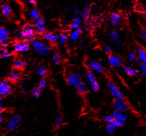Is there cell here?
Instances as JSON below:
<instances>
[{"mask_svg": "<svg viewBox=\"0 0 146 136\" xmlns=\"http://www.w3.org/2000/svg\"><path fill=\"white\" fill-rule=\"evenodd\" d=\"M116 128V126H115L113 121L111 122L108 123L106 126V130L108 133L109 134H113L115 131V129Z\"/></svg>", "mask_w": 146, "mask_h": 136, "instance_id": "26", "label": "cell"}, {"mask_svg": "<svg viewBox=\"0 0 146 136\" xmlns=\"http://www.w3.org/2000/svg\"><path fill=\"white\" fill-rule=\"evenodd\" d=\"M29 16L33 21L37 20L40 17V13L38 9L35 7L31 8L29 11Z\"/></svg>", "mask_w": 146, "mask_h": 136, "instance_id": "19", "label": "cell"}, {"mask_svg": "<svg viewBox=\"0 0 146 136\" xmlns=\"http://www.w3.org/2000/svg\"><path fill=\"white\" fill-rule=\"evenodd\" d=\"M26 65H27V62L26 60L22 58H16L13 63V66L15 69H17L19 70L21 69H23V68H24Z\"/></svg>", "mask_w": 146, "mask_h": 136, "instance_id": "13", "label": "cell"}, {"mask_svg": "<svg viewBox=\"0 0 146 136\" xmlns=\"http://www.w3.org/2000/svg\"><path fill=\"white\" fill-rule=\"evenodd\" d=\"M108 87L110 90L112 95L116 98V99H124V95L121 93L117 86L113 83H108Z\"/></svg>", "mask_w": 146, "mask_h": 136, "instance_id": "8", "label": "cell"}, {"mask_svg": "<svg viewBox=\"0 0 146 136\" xmlns=\"http://www.w3.org/2000/svg\"><path fill=\"white\" fill-rule=\"evenodd\" d=\"M108 61L110 65H111V66L115 69L119 67L123 64L121 59L115 55H110L109 57Z\"/></svg>", "mask_w": 146, "mask_h": 136, "instance_id": "10", "label": "cell"}, {"mask_svg": "<svg viewBox=\"0 0 146 136\" xmlns=\"http://www.w3.org/2000/svg\"><path fill=\"white\" fill-rule=\"evenodd\" d=\"M80 17L84 20H87L90 17V15H91V8L89 7H85L84 8H83L80 12Z\"/></svg>", "mask_w": 146, "mask_h": 136, "instance_id": "17", "label": "cell"}, {"mask_svg": "<svg viewBox=\"0 0 146 136\" xmlns=\"http://www.w3.org/2000/svg\"><path fill=\"white\" fill-rule=\"evenodd\" d=\"M140 71L144 75L146 74V65L144 63H142L140 65Z\"/></svg>", "mask_w": 146, "mask_h": 136, "instance_id": "41", "label": "cell"}, {"mask_svg": "<svg viewBox=\"0 0 146 136\" xmlns=\"http://www.w3.org/2000/svg\"><path fill=\"white\" fill-rule=\"evenodd\" d=\"M133 62L135 64L137 65V64H139L140 63V61L139 58H135L134 60H133Z\"/></svg>", "mask_w": 146, "mask_h": 136, "instance_id": "51", "label": "cell"}, {"mask_svg": "<svg viewBox=\"0 0 146 136\" xmlns=\"http://www.w3.org/2000/svg\"><path fill=\"white\" fill-rule=\"evenodd\" d=\"M52 61L56 64H59L62 61V58L61 54L58 52H55L52 55Z\"/></svg>", "mask_w": 146, "mask_h": 136, "instance_id": "24", "label": "cell"}, {"mask_svg": "<svg viewBox=\"0 0 146 136\" xmlns=\"http://www.w3.org/2000/svg\"><path fill=\"white\" fill-rule=\"evenodd\" d=\"M29 3H30L31 4L35 5L37 3V0H28Z\"/></svg>", "mask_w": 146, "mask_h": 136, "instance_id": "50", "label": "cell"}, {"mask_svg": "<svg viewBox=\"0 0 146 136\" xmlns=\"http://www.w3.org/2000/svg\"><path fill=\"white\" fill-rule=\"evenodd\" d=\"M121 114H122V112H121V111H119V110H114V111L113 112V118L114 119H117Z\"/></svg>", "mask_w": 146, "mask_h": 136, "instance_id": "34", "label": "cell"}, {"mask_svg": "<svg viewBox=\"0 0 146 136\" xmlns=\"http://www.w3.org/2000/svg\"><path fill=\"white\" fill-rule=\"evenodd\" d=\"M66 81L69 85L75 87L78 84L82 81V78L79 74L73 73L67 76Z\"/></svg>", "mask_w": 146, "mask_h": 136, "instance_id": "4", "label": "cell"}, {"mask_svg": "<svg viewBox=\"0 0 146 136\" xmlns=\"http://www.w3.org/2000/svg\"><path fill=\"white\" fill-rule=\"evenodd\" d=\"M21 76V73L19 69H15L12 71L8 76V80L12 83H15L18 81Z\"/></svg>", "mask_w": 146, "mask_h": 136, "instance_id": "12", "label": "cell"}, {"mask_svg": "<svg viewBox=\"0 0 146 136\" xmlns=\"http://www.w3.org/2000/svg\"><path fill=\"white\" fill-rule=\"evenodd\" d=\"M3 100V96L0 95V102H1Z\"/></svg>", "mask_w": 146, "mask_h": 136, "instance_id": "53", "label": "cell"}, {"mask_svg": "<svg viewBox=\"0 0 146 136\" xmlns=\"http://www.w3.org/2000/svg\"><path fill=\"white\" fill-rule=\"evenodd\" d=\"M42 38L51 41L52 42H57L58 39V35L51 32H44L41 35Z\"/></svg>", "mask_w": 146, "mask_h": 136, "instance_id": "14", "label": "cell"}, {"mask_svg": "<svg viewBox=\"0 0 146 136\" xmlns=\"http://www.w3.org/2000/svg\"><path fill=\"white\" fill-rule=\"evenodd\" d=\"M125 72L129 76H135L136 75H139L140 72L138 70H135L132 69L131 67L128 66H125L124 68Z\"/></svg>", "mask_w": 146, "mask_h": 136, "instance_id": "25", "label": "cell"}, {"mask_svg": "<svg viewBox=\"0 0 146 136\" xmlns=\"http://www.w3.org/2000/svg\"><path fill=\"white\" fill-rule=\"evenodd\" d=\"M86 78L89 82L92 89L94 91H98L100 89V85L96 80V79L92 72H88L86 74Z\"/></svg>", "mask_w": 146, "mask_h": 136, "instance_id": "7", "label": "cell"}, {"mask_svg": "<svg viewBox=\"0 0 146 136\" xmlns=\"http://www.w3.org/2000/svg\"><path fill=\"white\" fill-rule=\"evenodd\" d=\"M95 18H90V19L89 20L88 25L92 27L93 24L95 23Z\"/></svg>", "mask_w": 146, "mask_h": 136, "instance_id": "47", "label": "cell"}, {"mask_svg": "<svg viewBox=\"0 0 146 136\" xmlns=\"http://www.w3.org/2000/svg\"><path fill=\"white\" fill-rule=\"evenodd\" d=\"M1 11L3 13L5 16H9L11 14L12 11L11 8L7 5H3L1 7Z\"/></svg>", "mask_w": 146, "mask_h": 136, "instance_id": "28", "label": "cell"}, {"mask_svg": "<svg viewBox=\"0 0 146 136\" xmlns=\"http://www.w3.org/2000/svg\"><path fill=\"white\" fill-rule=\"evenodd\" d=\"M9 34V31L8 30L4 27H0V43L4 41H7Z\"/></svg>", "mask_w": 146, "mask_h": 136, "instance_id": "18", "label": "cell"}, {"mask_svg": "<svg viewBox=\"0 0 146 136\" xmlns=\"http://www.w3.org/2000/svg\"><path fill=\"white\" fill-rule=\"evenodd\" d=\"M68 40V36L64 34H62L58 36V39L57 40V44L58 46L62 47L66 44Z\"/></svg>", "mask_w": 146, "mask_h": 136, "instance_id": "21", "label": "cell"}, {"mask_svg": "<svg viewBox=\"0 0 146 136\" xmlns=\"http://www.w3.org/2000/svg\"><path fill=\"white\" fill-rule=\"evenodd\" d=\"M0 136H2V134H1V131H0Z\"/></svg>", "mask_w": 146, "mask_h": 136, "instance_id": "55", "label": "cell"}, {"mask_svg": "<svg viewBox=\"0 0 146 136\" xmlns=\"http://www.w3.org/2000/svg\"><path fill=\"white\" fill-rule=\"evenodd\" d=\"M0 43H1V45L3 48H6L8 46V43L7 41H4V42H1Z\"/></svg>", "mask_w": 146, "mask_h": 136, "instance_id": "48", "label": "cell"}, {"mask_svg": "<svg viewBox=\"0 0 146 136\" xmlns=\"http://www.w3.org/2000/svg\"><path fill=\"white\" fill-rule=\"evenodd\" d=\"M78 91L81 94H86L89 90L88 85L83 81L75 86Z\"/></svg>", "mask_w": 146, "mask_h": 136, "instance_id": "15", "label": "cell"}, {"mask_svg": "<svg viewBox=\"0 0 146 136\" xmlns=\"http://www.w3.org/2000/svg\"><path fill=\"white\" fill-rule=\"evenodd\" d=\"M137 55L138 58L140 59V62L142 63H146V51L145 50L142 48H140L137 50Z\"/></svg>", "mask_w": 146, "mask_h": 136, "instance_id": "20", "label": "cell"}, {"mask_svg": "<svg viewBox=\"0 0 146 136\" xmlns=\"http://www.w3.org/2000/svg\"><path fill=\"white\" fill-rule=\"evenodd\" d=\"M31 95L35 98H39L41 95V90L39 88H34L31 90Z\"/></svg>", "mask_w": 146, "mask_h": 136, "instance_id": "30", "label": "cell"}, {"mask_svg": "<svg viewBox=\"0 0 146 136\" xmlns=\"http://www.w3.org/2000/svg\"><path fill=\"white\" fill-rule=\"evenodd\" d=\"M113 105L116 110H118L121 112L127 111L130 108V107L128 105V104L125 102L123 100V99H116L115 100H114Z\"/></svg>", "mask_w": 146, "mask_h": 136, "instance_id": "6", "label": "cell"}, {"mask_svg": "<svg viewBox=\"0 0 146 136\" xmlns=\"http://www.w3.org/2000/svg\"><path fill=\"white\" fill-rule=\"evenodd\" d=\"M3 121V117L1 114H0V123H1Z\"/></svg>", "mask_w": 146, "mask_h": 136, "instance_id": "52", "label": "cell"}, {"mask_svg": "<svg viewBox=\"0 0 146 136\" xmlns=\"http://www.w3.org/2000/svg\"><path fill=\"white\" fill-rule=\"evenodd\" d=\"M135 59V54L133 53H131L128 55V59L129 61L132 62Z\"/></svg>", "mask_w": 146, "mask_h": 136, "instance_id": "44", "label": "cell"}, {"mask_svg": "<svg viewBox=\"0 0 146 136\" xmlns=\"http://www.w3.org/2000/svg\"><path fill=\"white\" fill-rule=\"evenodd\" d=\"M36 28V31L38 33L40 34H42L43 33H44L46 31V27H45V26H40V27H38Z\"/></svg>", "mask_w": 146, "mask_h": 136, "instance_id": "40", "label": "cell"}, {"mask_svg": "<svg viewBox=\"0 0 146 136\" xmlns=\"http://www.w3.org/2000/svg\"><path fill=\"white\" fill-rule=\"evenodd\" d=\"M90 69L96 73H101L104 71L103 65L100 62L95 60H89L87 63Z\"/></svg>", "mask_w": 146, "mask_h": 136, "instance_id": "5", "label": "cell"}, {"mask_svg": "<svg viewBox=\"0 0 146 136\" xmlns=\"http://www.w3.org/2000/svg\"><path fill=\"white\" fill-rule=\"evenodd\" d=\"M55 123L57 126H61L64 124V119L61 115L58 114L55 118Z\"/></svg>", "mask_w": 146, "mask_h": 136, "instance_id": "29", "label": "cell"}, {"mask_svg": "<svg viewBox=\"0 0 146 136\" xmlns=\"http://www.w3.org/2000/svg\"><path fill=\"white\" fill-rule=\"evenodd\" d=\"M73 11H74L75 14L78 15V14H80V9L77 6H75L74 7V8H73Z\"/></svg>", "mask_w": 146, "mask_h": 136, "instance_id": "45", "label": "cell"}, {"mask_svg": "<svg viewBox=\"0 0 146 136\" xmlns=\"http://www.w3.org/2000/svg\"><path fill=\"white\" fill-rule=\"evenodd\" d=\"M22 121L20 116L15 115L12 116L7 122L5 128L7 131H13L18 129Z\"/></svg>", "mask_w": 146, "mask_h": 136, "instance_id": "2", "label": "cell"}, {"mask_svg": "<svg viewBox=\"0 0 146 136\" xmlns=\"http://www.w3.org/2000/svg\"><path fill=\"white\" fill-rule=\"evenodd\" d=\"M11 56V54L6 49L0 50V58H7Z\"/></svg>", "mask_w": 146, "mask_h": 136, "instance_id": "31", "label": "cell"}, {"mask_svg": "<svg viewBox=\"0 0 146 136\" xmlns=\"http://www.w3.org/2000/svg\"><path fill=\"white\" fill-rule=\"evenodd\" d=\"M117 119H118V121H121V122H124L127 119V117L125 115L123 114H121Z\"/></svg>", "mask_w": 146, "mask_h": 136, "instance_id": "42", "label": "cell"}, {"mask_svg": "<svg viewBox=\"0 0 146 136\" xmlns=\"http://www.w3.org/2000/svg\"><path fill=\"white\" fill-rule=\"evenodd\" d=\"M33 24L31 23H26L23 26V29H27V28H33Z\"/></svg>", "mask_w": 146, "mask_h": 136, "instance_id": "46", "label": "cell"}, {"mask_svg": "<svg viewBox=\"0 0 146 136\" xmlns=\"http://www.w3.org/2000/svg\"><path fill=\"white\" fill-rule=\"evenodd\" d=\"M104 51L108 55L111 54V49L108 45H105L104 46Z\"/></svg>", "mask_w": 146, "mask_h": 136, "instance_id": "37", "label": "cell"}, {"mask_svg": "<svg viewBox=\"0 0 146 136\" xmlns=\"http://www.w3.org/2000/svg\"><path fill=\"white\" fill-rule=\"evenodd\" d=\"M108 36L109 39L115 43L116 44H117L119 43V32L116 30H113L110 31L108 33Z\"/></svg>", "mask_w": 146, "mask_h": 136, "instance_id": "16", "label": "cell"}, {"mask_svg": "<svg viewBox=\"0 0 146 136\" xmlns=\"http://www.w3.org/2000/svg\"><path fill=\"white\" fill-rule=\"evenodd\" d=\"M82 32H83L82 28H79L77 30H75V31H73L70 34V35L69 36V38H70V39L72 40L76 41V40H77L79 38L80 35L81 33H82Z\"/></svg>", "mask_w": 146, "mask_h": 136, "instance_id": "23", "label": "cell"}, {"mask_svg": "<svg viewBox=\"0 0 146 136\" xmlns=\"http://www.w3.org/2000/svg\"><path fill=\"white\" fill-rule=\"evenodd\" d=\"M7 136H11V135H7Z\"/></svg>", "mask_w": 146, "mask_h": 136, "instance_id": "56", "label": "cell"}, {"mask_svg": "<svg viewBox=\"0 0 146 136\" xmlns=\"http://www.w3.org/2000/svg\"><path fill=\"white\" fill-rule=\"evenodd\" d=\"M36 34L35 31L33 28H27V29H23L21 32V40H23L24 38H25L28 36H30Z\"/></svg>", "mask_w": 146, "mask_h": 136, "instance_id": "22", "label": "cell"}, {"mask_svg": "<svg viewBox=\"0 0 146 136\" xmlns=\"http://www.w3.org/2000/svg\"><path fill=\"white\" fill-rule=\"evenodd\" d=\"M32 43L34 51L39 55L45 57L50 54L52 51L51 47L46 41L35 39Z\"/></svg>", "mask_w": 146, "mask_h": 136, "instance_id": "1", "label": "cell"}, {"mask_svg": "<svg viewBox=\"0 0 146 136\" xmlns=\"http://www.w3.org/2000/svg\"><path fill=\"white\" fill-rule=\"evenodd\" d=\"M121 19V15L117 12H113L109 16V20L111 26H116L118 24Z\"/></svg>", "mask_w": 146, "mask_h": 136, "instance_id": "11", "label": "cell"}, {"mask_svg": "<svg viewBox=\"0 0 146 136\" xmlns=\"http://www.w3.org/2000/svg\"><path fill=\"white\" fill-rule=\"evenodd\" d=\"M140 38L143 41L146 40V30H145V28H143L140 30Z\"/></svg>", "mask_w": 146, "mask_h": 136, "instance_id": "33", "label": "cell"}, {"mask_svg": "<svg viewBox=\"0 0 146 136\" xmlns=\"http://www.w3.org/2000/svg\"><path fill=\"white\" fill-rule=\"evenodd\" d=\"M114 119L113 118V117L112 116H106V117H105V118H104L105 121V122H108V123L112 122Z\"/></svg>", "mask_w": 146, "mask_h": 136, "instance_id": "43", "label": "cell"}, {"mask_svg": "<svg viewBox=\"0 0 146 136\" xmlns=\"http://www.w3.org/2000/svg\"><path fill=\"white\" fill-rule=\"evenodd\" d=\"M13 49L16 52H26L30 49V45L25 42H19L15 43Z\"/></svg>", "mask_w": 146, "mask_h": 136, "instance_id": "9", "label": "cell"}, {"mask_svg": "<svg viewBox=\"0 0 146 136\" xmlns=\"http://www.w3.org/2000/svg\"><path fill=\"white\" fill-rule=\"evenodd\" d=\"M80 28V24H76V23H72L69 26V28L74 31L77 30Z\"/></svg>", "mask_w": 146, "mask_h": 136, "instance_id": "39", "label": "cell"}, {"mask_svg": "<svg viewBox=\"0 0 146 136\" xmlns=\"http://www.w3.org/2000/svg\"><path fill=\"white\" fill-rule=\"evenodd\" d=\"M113 122L115 125V126H116V127H122L124 125V122H121L119 121H118V119H114L113 120Z\"/></svg>", "mask_w": 146, "mask_h": 136, "instance_id": "38", "label": "cell"}, {"mask_svg": "<svg viewBox=\"0 0 146 136\" xmlns=\"http://www.w3.org/2000/svg\"><path fill=\"white\" fill-rule=\"evenodd\" d=\"M46 72H47V70L46 69V67H44V66H40L38 69V71H37L38 74L39 75H40V76H44V75H45Z\"/></svg>", "mask_w": 146, "mask_h": 136, "instance_id": "32", "label": "cell"}, {"mask_svg": "<svg viewBox=\"0 0 146 136\" xmlns=\"http://www.w3.org/2000/svg\"><path fill=\"white\" fill-rule=\"evenodd\" d=\"M5 110V106L2 102H0V112H3Z\"/></svg>", "mask_w": 146, "mask_h": 136, "instance_id": "49", "label": "cell"}, {"mask_svg": "<svg viewBox=\"0 0 146 136\" xmlns=\"http://www.w3.org/2000/svg\"><path fill=\"white\" fill-rule=\"evenodd\" d=\"M82 22H83V19L80 17H76L73 19L72 23H76V24H79L81 25Z\"/></svg>", "mask_w": 146, "mask_h": 136, "instance_id": "36", "label": "cell"}, {"mask_svg": "<svg viewBox=\"0 0 146 136\" xmlns=\"http://www.w3.org/2000/svg\"><path fill=\"white\" fill-rule=\"evenodd\" d=\"M141 13H143V14H144V15H145V13H146V11H145V10H144V11H143L142 12H141Z\"/></svg>", "mask_w": 146, "mask_h": 136, "instance_id": "54", "label": "cell"}, {"mask_svg": "<svg viewBox=\"0 0 146 136\" xmlns=\"http://www.w3.org/2000/svg\"><path fill=\"white\" fill-rule=\"evenodd\" d=\"M46 24V20L43 17H39L37 20H35V22L34 24V27L37 28L40 26H44Z\"/></svg>", "mask_w": 146, "mask_h": 136, "instance_id": "27", "label": "cell"}, {"mask_svg": "<svg viewBox=\"0 0 146 136\" xmlns=\"http://www.w3.org/2000/svg\"><path fill=\"white\" fill-rule=\"evenodd\" d=\"M46 84H47L46 80L45 79H42L39 83V87L38 88L40 89L44 88L46 86Z\"/></svg>", "mask_w": 146, "mask_h": 136, "instance_id": "35", "label": "cell"}, {"mask_svg": "<svg viewBox=\"0 0 146 136\" xmlns=\"http://www.w3.org/2000/svg\"><path fill=\"white\" fill-rule=\"evenodd\" d=\"M12 92V88L7 80H3L0 82V95L8 96Z\"/></svg>", "mask_w": 146, "mask_h": 136, "instance_id": "3", "label": "cell"}]
</instances>
